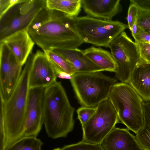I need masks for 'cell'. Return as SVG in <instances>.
<instances>
[{
  "instance_id": "obj_1",
  "label": "cell",
  "mask_w": 150,
  "mask_h": 150,
  "mask_svg": "<svg viewBox=\"0 0 150 150\" xmlns=\"http://www.w3.org/2000/svg\"><path fill=\"white\" fill-rule=\"evenodd\" d=\"M73 18L46 7L27 29L30 37L43 51L77 48L83 42L75 29Z\"/></svg>"
},
{
  "instance_id": "obj_2",
  "label": "cell",
  "mask_w": 150,
  "mask_h": 150,
  "mask_svg": "<svg viewBox=\"0 0 150 150\" xmlns=\"http://www.w3.org/2000/svg\"><path fill=\"white\" fill-rule=\"evenodd\" d=\"M74 110L61 82L56 81L45 88L43 124L49 137L53 139L65 137L72 131Z\"/></svg>"
},
{
  "instance_id": "obj_3",
  "label": "cell",
  "mask_w": 150,
  "mask_h": 150,
  "mask_svg": "<svg viewBox=\"0 0 150 150\" xmlns=\"http://www.w3.org/2000/svg\"><path fill=\"white\" fill-rule=\"evenodd\" d=\"M32 59L29 57L13 93L6 102L0 99L3 106L6 133V149L21 139L25 129V121L28 92V78Z\"/></svg>"
},
{
  "instance_id": "obj_4",
  "label": "cell",
  "mask_w": 150,
  "mask_h": 150,
  "mask_svg": "<svg viewBox=\"0 0 150 150\" xmlns=\"http://www.w3.org/2000/svg\"><path fill=\"white\" fill-rule=\"evenodd\" d=\"M108 99L119 121L137 134L143 125L144 101L142 98L129 83L120 82L112 86Z\"/></svg>"
},
{
  "instance_id": "obj_5",
  "label": "cell",
  "mask_w": 150,
  "mask_h": 150,
  "mask_svg": "<svg viewBox=\"0 0 150 150\" xmlns=\"http://www.w3.org/2000/svg\"><path fill=\"white\" fill-rule=\"evenodd\" d=\"M79 103L82 106L96 107L108 99L116 78L107 76L101 72H77L70 80Z\"/></svg>"
},
{
  "instance_id": "obj_6",
  "label": "cell",
  "mask_w": 150,
  "mask_h": 150,
  "mask_svg": "<svg viewBox=\"0 0 150 150\" xmlns=\"http://www.w3.org/2000/svg\"><path fill=\"white\" fill-rule=\"evenodd\" d=\"M75 29L83 42L108 47L115 39L129 28L118 21L105 20L87 16L73 18Z\"/></svg>"
},
{
  "instance_id": "obj_7",
  "label": "cell",
  "mask_w": 150,
  "mask_h": 150,
  "mask_svg": "<svg viewBox=\"0 0 150 150\" xmlns=\"http://www.w3.org/2000/svg\"><path fill=\"white\" fill-rule=\"evenodd\" d=\"M46 7L45 0H25L12 7L0 17V42L16 32L27 30L39 13Z\"/></svg>"
},
{
  "instance_id": "obj_8",
  "label": "cell",
  "mask_w": 150,
  "mask_h": 150,
  "mask_svg": "<svg viewBox=\"0 0 150 150\" xmlns=\"http://www.w3.org/2000/svg\"><path fill=\"white\" fill-rule=\"evenodd\" d=\"M96 108V111L92 117L82 125V141L101 144L120 121L117 113L109 99L101 102Z\"/></svg>"
},
{
  "instance_id": "obj_9",
  "label": "cell",
  "mask_w": 150,
  "mask_h": 150,
  "mask_svg": "<svg viewBox=\"0 0 150 150\" xmlns=\"http://www.w3.org/2000/svg\"><path fill=\"white\" fill-rule=\"evenodd\" d=\"M108 47L117 64L116 79L128 83L133 71L141 60L137 44L124 31L111 42Z\"/></svg>"
},
{
  "instance_id": "obj_10",
  "label": "cell",
  "mask_w": 150,
  "mask_h": 150,
  "mask_svg": "<svg viewBox=\"0 0 150 150\" xmlns=\"http://www.w3.org/2000/svg\"><path fill=\"white\" fill-rule=\"evenodd\" d=\"M0 43V96L6 102L18 84L22 65L6 44Z\"/></svg>"
},
{
  "instance_id": "obj_11",
  "label": "cell",
  "mask_w": 150,
  "mask_h": 150,
  "mask_svg": "<svg viewBox=\"0 0 150 150\" xmlns=\"http://www.w3.org/2000/svg\"><path fill=\"white\" fill-rule=\"evenodd\" d=\"M45 88L29 89L22 138L36 137L43 124V101Z\"/></svg>"
},
{
  "instance_id": "obj_12",
  "label": "cell",
  "mask_w": 150,
  "mask_h": 150,
  "mask_svg": "<svg viewBox=\"0 0 150 150\" xmlns=\"http://www.w3.org/2000/svg\"><path fill=\"white\" fill-rule=\"evenodd\" d=\"M53 66L44 52L38 50L33 54L29 73V89L45 88L56 81Z\"/></svg>"
},
{
  "instance_id": "obj_13",
  "label": "cell",
  "mask_w": 150,
  "mask_h": 150,
  "mask_svg": "<svg viewBox=\"0 0 150 150\" xmlns=\"http://www.w3.org/2000/svg\"><path fill=\"white\" fill-rule=\"evenodd\" d=\"M100 144L104 150H143L127 128L114 127Z\"/></svg>"
},
{
  "instance_id": "obj_14",
  "label": "cell",
  "mask_w": 150,
  "mask_h": 150,
  "mask_svg": "<svg viewBox=\"0 0 150 150\" xmlns=\"http://www.w3.org/2000/svg\"><path fill=\"white\" fill-rule=\"evenodd\" d=\"M82 8L87 16L105 20H112L122 12L120 0H81Z\"/></svg>"
},
{
  "instance_id": "obj_15",
  "label": "cell",
  "mask_w": 150,
  "mask_h": 150,
  "mask_svg": "<svg viewBox=\"0 0 150 150\" xmlns=\"http://www.w3.org/2000/svg\"><path fill=\"white\" fill-rule=\"evenodd\" d=\"M0 42L6 44L22 66L26 62L35 44L26 29L12 34Z\"/></svg>"
},
{
  "instance_id": "obj_16",
  "label": "cell",
  "mask_w": 150,
  "mask_h": 150,
  "mask_svg": "<svg viewBox=\"0 0 150 150\" xmlns=\"http://www.w3.org/2000/svg\"><path fill=\"white\" fill-rule=\"evenodd\" d=\"M51 50L60 54L69 62L76 73L101 72L104 70L96 65L85 54L83 50L73 49H53Z\"/></svg>"
},
{
  "instance_id": "obj_17",
  "label": "cell",
  "mask_w": 150,
  "mask_h": 150,
  "mask_svg": "<svg viewBox=\"0 0 150 150\" xmlns=\"http://www.w3.org/2000/svg\"><path fill=\"white\" fill-rule=\"evenodd\" d=\"M128 83L144 101L150 100V63L141 59L133 71Z\"/></svg>"
},
{
  "instance_id": "obj_18",
  "label": "cell",
  "mask_w": 150,
  "mask_h": 150,
  "mask_svg": "<svg viewBox=\"0 0 150 150\" xmlns=\"http://www.w3.org/2000/svg\"><path fill=\"white\" fill-rule=\"evenodd\" d=\"M84 54L104 71L116 73L117 66L111 53L100 47L91 46L83 50Z\"/></svg>"
},
{
  "instance_id": "obj_19",
  "label": "cell",
  "mask_w": 150,
  "mask_h": 150,
  "mask_svg": "<svg viewBox=\"0 0 150 150\" xmlns=\"http://www.w3.org/2000/svg\"><path fill=\"white\" fill-rule=\"evenodd\" d=\"M46 5L49 10L59 11L73 18L77 16L82 7L81 0H46Z\"/></svg>"
},
{
  "instance_id": "obj_20",
  "label": "cell",
  "mask_w": 150,
  "mask_h": 150,
  "mask_svg": "<svg viewBox=\"0 0 150 150\" xmlns=\"http://www.w3.org/2000/svg\"><path fill=\"white\" fill-rule=\"evenodd\" d=\"M135 137L143 150H150V100L144 101L143 125Z\"/></svg>"
},
{
  "instance_id": "obj_21",
  "label": "cell",
  "mask_w": 150,
  "mask_h": 150,
  "mask_svg": "<svg viewBox=\"0 0 150 150\" xmlns=\"http://www.w3.org/2000/svg\"><path fill=\"white\" fill-rule=\"evenodd\" d=\"M43 51L53 66L56 76L62 72L71 76L76 73L71 64L62 55L51 50Z\"/></svg>"
},
{
  "instance_id": "obj_22",
  "label": "cell",
  "mask_w": 150,
  "mask_h": 150,
  "mask_svg": "<svg viewBox=\"0 0 150 150\" xmlns=\"http://www.w3.org/2000/svg\"><path fill=\"white\" fill-rule=\"evenodd\" d=\"M42 144L36 137H25L14 142L6 150H41Z\"/></svg>"
},
{
  "instance_id": "obj_23",
  "label": "cell",
  "mask_w": 150,
  "mask_h": 150,
  "mask_svg": "<svg viewBox=\"0 0 150 150\" xmlns=\"http://www.w3.org/2000/svg\"><path fill=\"white\" fill-rule=\"evenodd\" d=\"M61 150H104L100 144L88 143L83 141L77 143L65 146Z\"/></svg>"
},
{
  "instance_id": "obj_24",
  "label": "cell",
  "mask_w": 150,
  "mask_h": 150,
  "mask_svg": "<svg viewBox=\"0 0 150 150\" xmlns=\"http://www.w3.org/2000/svg\"><path fill=\"white\" fill-rule=\"evenodd\" d=\"M96 107L81 106L76 110L77 118L81 125L86 122L96 111Z\"/></svg>"
},
{
  "instance_id": "obj_25",
  "label": "cell",
  "mask_w": 150,
  "mask_h": 150,
  "mask_svg": "<svg viewBox=\"0 0 150 150\" xmlns=\"http://www.w3.org/2000/svg\"><path fill=\"white\" fill-rule=\"evenodd\" d=\"M136 22L142 30L150 34V11L139 10Z\"/></svg>"
},
{
  "instance_id": "obj_26",
  "label": "cell",
  "mask_w": 150,
  "mask_h": 150,
  "mask_svg": "<svg viewBox=\"0 0 150 150\" xmlns=\"http://www.w3.org/2000/svg\"><path fill=\"white\" fill-rule=\"evenodd\" d=\"M6 133L3 105L0 103V150H6Z\"/></svg>"
},
{
  "instance_id": "obj_27",
  "label": "cell",
  "mask_w": 150,
  "mask_h": 150,
  "mask_svg": "<svg viewBox=\"0 0 150 150\" xmlns=\"http://www.w3.org/2000/svg\"><path fill=\"white\" fill-rule=\"evenodd\" d=\"M139 10L138 7L134 4H131L129 5L126 19L127 21L129 28L130 30L133 25L136 22Z\"/></svg>"
},
{
  "instance_id": "obj_28",
  "label": "cell",
  "mask_w": 150,
  "mask_h": 150,
  "mask_svg": "<svg viewBox=\"0 0 150 150\" xmlns=\"http://www.w3.org/2000/svg\"><path fill=\"white\" fill-rule=\"evenodd\" d=\"M137 45L141 59L150 63V44L149 43H138Z\"/></svg>"
},
{
  "instance_id": "obj_29",
  "label": "cell",
  "mask_w": 150,
  "mask_h": 150,
  "mask_svg": "<svg viewBox=\"0 0 150 150\" xmlns=\"http://www.w3.org/2000/svg\"><path fill=\"white\" fill-rule=\"evenodd\" d=\"M25 0H0V17L14 5Z\"/></svg>"
},
{
  "instance_id": "obj_30",
  "label": "cell",
  "mask_w": 150,
  "mask_h": 150,
  "mask_svg": "<svg viewBox=\"0 0 150 150\" xmlns=\"http://www.w3.org/2000/svg\"><path fill=\"white\" fill-rule=\"evenodd\" d=\"M131 4L137 6L140 10L150 11V0H130Z\"/></svg>"
},
{
  "instance_id": "obj_31",
  "label": "cell",
  "mask_w": 150,
  "mask_h": 150,
  "mask_svg": "<svg viewBox=\"0 0 150 150\" xmlns=\"http://www.w3.org/2000/svg\"><path fill=\"white\" fill-rule=\"evenodd\" d=\"M134 39L136 43H149L150 42V34L141 29Z\"/></svg>"
},
{
  "instance_id": "obj_32",
  "label": "cell",
  "mask_w": 150,
  "mask_h": 150,
  "mask_svg": "<svg viewBox=\"0 0 150 150\" xmlns=\"http://www.w3.org/2000/svg\"><path fill=\"white\" fill-rule=\"evenodd\" d=\"M141 30V29L138 26L136 22L133 25L130 30L134 38L140 32Z\"/></svg>"
},
{
  "instance_id": "obj_33",
  "label": "cell",
  "mask_w": 150,
  "mask_h": 150,
  "mask_svg": "<svg viewBox=\"0 0 150 150\" xmlns=\"http://www.w3.org/2000/svg\"><path fill=\"white\" fill-rule=\"evenodd\" d=\"M72 76L64 72H61L56 75L57 77L62 79H71Z\"/></svg>"
},
{
  "instance_id": "obj_34",
  "label": "cell",
  "mask_w": 150,
  "mask_h": 150,
  "mask_svg": "<svg viewBox=\"0 0 150 150\" xmlns=\"http://www.w3.org/2000/svg\"><path fill=\"white\" fill-rule=\"evenodd\" d=\"M53 150H61V149L59 148H57Z\"/></svg>"
},
{
  "instance_id": "obj_35",
  "label": "cell",
  "mask_w": 150,
  "mask_h": 150,
  "mask_svg": "<svg viewBox=\"0 0 150 150\" xmlns=\"http://www.w3.org/2000/svg\"><path fill=\"white\" fill-rule=\"evenodd\" d=\"M149 43L150 44V42H149Z\"/></svg>"
}]
</instances>
